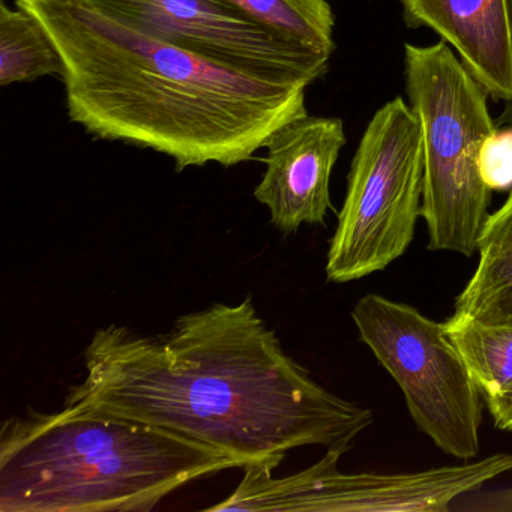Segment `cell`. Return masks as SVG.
Masks as SVG:
<instances>
[{
	"label": "cell",
	"instance_id": "cell-1",
	"mask_svg": "<svg viewBox=\"0 0 512 512\" xmlns=\"http://www.w3.org/2000/svg\"><path fill=\"white\" fill-rule=\"evenodd\" d=\"M86 377L65 406L151 425L274 472L287 452L344 454L373 413L332 394L284 352L251 298L185 314L143 337L110 325L85 350Z\"/></svg>",
	"mask_w": 512,
	"mask_h": 512
},
{
	"label": "cell",
	"instance_id": "cell-2",
	"mask_svg": "<svg viewBox=\"0 0 512 512\" xmlns=\"http://www.w3.org/2000/svg\"><path fill=\"white\" fill-rule=\"evenodd\" d=\"M43 25L64 65L71 122L151 149L178 172L253 160L308 115L302 83L277 82L164 43L89 0H14Z\"/></svg>",
	"mask_w": 512,
	"mask_h": 512
},
{
	"label": "cell",
	"instance_id": "cell-3",
	"mask_svg": "<svg viewBox=\"0 0 512 512\" xmlns=\"http://www.w3.org/2000/svg\"><path fill=\"white\" fill-rule=\"evenodd\" d=\"M233 458L151 425L65 406L10 418L0 431V512L154 509Z\"/></svg>",
	"mask_w": 512,
	"mask_h": 512
},
{
	"label": "cell",
	"instance_id": "cell-4",
	"mask_svg": "<svg viewBox=\"0 0 512 512\" xmlns=\"http://www.w3.org/2000/svg\"><path fill=\"white\" fill-rule=\"evenodd\" d=\"M409 106L424 143V196L428 250L472 256L488 218L493 191L482 182L478 155L496 131L487 92L445 41L404 46Z\"/></svg>",
	"mask_w": 512,
	"mask_h": 512
},
{
	"label": "cell",
	"instance_id": "cell-5",
	"mask_svg": "<svg viewBox=\"0 0 512 512\" xmlns=\"http://www.w3.org/2000/svg\"><path fill=\"white\" fill-rule=\"evenodd\" d=\"M424 196L419 119L401 98L380 107L362 134L329 245L326 275L349 283L383 271L412 244Z\"/></svg>",
	"mask_w": 512,
	"mask_h": 512
},
{
	"label": "cell",
	"instance_id": "cell-6",
	"mask_svg": "<svg viewBox=\"0 0 512 512\" xmlns=\"http://www.w3.org/2000/svg\"><path fill=\"white\" fill-rule=\"evenodd\" d=\"M352 319L361 340L400 386L419 430L445 454L475 458L482 394L445 322L380 295L359 299Z\"/></svg>",
	"mask_w": 512,
	"mask_h": 512
},
{
	"label": "cell",
	"instance_id": "cell-7",
	"mask_svg": "<svg viewBox=\"0 0 512 512\" xmlns=\"http://www.w3.org/2000/svg\"><path fill=\"white\" fill-rule=\"evenodd\" d=\"M341 452L326 451L308 469L278 478L247 467L236 490L206 511L442 512L452 500L512 469V455L416 473H344Z\"/></svg>",
	"mask_w": 512,
	"mask_h": 512
},
{
	"label": "cell",
	"instance_id": "cell-8",
	"mask_svg": "<svg viewBox=\"0 0 512 512\" xmlns=\"http://www.w3.org/2000/svg\"><path fill=\"white\" fill-rule=\"evenodd\" d=\"M151 37L236 70L313 85L331 58L286 43L220 0H89Z\"/></svg>",
	"mask_w": 512,
	"mask_h": 512
},
{
	"label": "cell",
	"instance_id": "cell-9",
	"mask_svg": "<svg viewBox=\"0 0 512 512\" xmlns=\"http://www.w3.org/2000/svg\"><path fill=\"white\" fill-rule=\"evenodd\" d=\"M344 145L343 121L322 116L293 119L269 137L266 170L253 194L277 229L292 233L304 224H325L332 170Z\"/></svg>",
	"mask_w": 512,
	"mask_h": 512
},
{
	"label": "cell",
	"instance_id": "cell-10",
	"mask_svg": "<svg viewBox=\"0 0 512 512\" xmlns=\"http://www.w3.org/2000/svg\"><path fill=\"white\" fill-rule=\"evenodd\" d=\"M410 28L452 47L494 100L512 104V28L506 0H400Z\"/></svg>",
	"mask_w": 512,
	"mask_h": 512
},
{
	"label": "cell",
	"instance_id": "cell-11",
	"mask_svg": "<svg viewBox=\"0 0 512 512\" xmlns=\"http://www.w3.org/2000/svg\"><path fill=\"white\" fill-rule=\"evenodd\" d=\"M478 253V268L455 299V314L487 325H511L512 190L502 208L488 215Z\"/></svg>",
	"mask_w": 512,
	"mask_h": 512
},
{
	"label": "cell",
	"instance_id": "cell-12",
	"mask_svg": "<svg viewBox=\"0 0 512 512\" xmlns=\"http://www.w3.org/2000/svg\"><path fill=\"white\" fill-rule=\"evenodd\" d=\"M265 31L307 52L331 58L335 17L328 0H220Z\"/></svg>",
	"mask_w": 512,
	"mask_h": 512
},
{
	"label": "cell",
	"instance_id": "cell-13",
	"mask_svg": "<svg viewBox=\"0 0 512 512\" xmlns=\"http://www.w3.org/2000/svg\"><path fill=\"white\" fill-rule=\"evenodd\" d=\"M64 73L61 56L40 22L22 8L0 4V86Z\"/></svg>",
	"mask_w": 512,
	"mask_h": 512
},
{
	"label": "cell",
	"instance_id": "cell-14",
	"mask_svg": "<svg viewBox=\"0 0 512 512\" xmlns=\"http://www.w3.org/2000/svg\"><path fill=\"white\" fill-rule=\"evenodd\" d=\"M445 326L482 397L496 394L511 382L512 323L487 325L454 313Z\"/></svg>",
	"mask_w": 512,
	"mask_h": 512
},
{
	"label": "cell",
	"instance_id": "cell-15",
	"mask_svg": "<svg viewBox=\"0 0 512 512\" xmlns=\"http://www.w3.org/2000/svg\"><path fill=\"white\" fill-rule=\"evenodd\" d=\"M478 169L491 191L512 190V128L493 131L482 142Z\"/></svg>",
	"mask_w": 512,
	"mask_h": 512
},
{
	"label": "cell",
	"instance_id": "cell-16",
	"mask_svg": "<svg viewBox=\"0 0 512 512\" xmlns=\"http://www.w3.org/2000/svg\"><path fill=\"white\" fill-rule=\"evenodd\" d=\"M484 400L497 430L512 431V380Z\"/></svg>",
	"mask_w": 512,
	"mask_h": 512
},
{
	"label": "cell",
	"instance_id": "cell-17",
	"mask_svg": "<svg viewBox=\"0 0 512 512\" xmlns=\"http://www.w3.org/2000/svg\"><path fill=\"white\" fill-rule=\"evenodd\" d=\"M506 2H508L509 20H511L512 28V0H506Z\"/></svg>",
	"mask_w": 512,
	"mask_h": 512
}]
</instances>
